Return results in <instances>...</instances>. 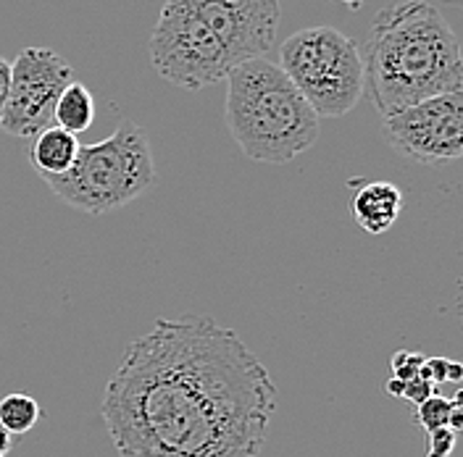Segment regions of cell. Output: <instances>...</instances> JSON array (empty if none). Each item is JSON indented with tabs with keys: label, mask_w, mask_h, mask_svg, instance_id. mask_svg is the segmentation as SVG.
I'll use <instances>...</instances> for the list:
<instances>
[{
	"label": "cell",
	"mask_w": 463,
	"mask_h": 457,
	"mask_svg": "<svg viewBox=\"0 0 463 457\" xmlns=\"http://www.w3.org/2000/svg\"><path fill=\"white\" fill-rule=\"evenodd\" d=\"M364 56V82L382 118L463 92L461 42L427 0H403L376 14Z\"/></svg>",
	"instance_id": "cell-2"
},
{
	"label": "cell",
	"mask_w": 463,
	"mask_h": 457,
	"mask_svg": "<svg viewBox=\"0 0 463 457\" xmlns=\"http://www.w3.org/2000/svg\"><path fill=\"white\" fill-rule=\"evenodd\" d=\"M274 410L271 373L208 315L158 318L103 392L118 457H259Z\"/></svg>",
	"instance_id": "cell-1"
},
{
	"label": "cell",
	"mask_w": 463,
	"mask_h": 457,
	"mask_svg": "<svg viewBox=\"0 0 463 457\" xmlns=\"http://www.w3.org/2000/svg\"><path fill=\"white\" fill-rule=\"evenodd\" d=\"M74 82V69L51 48H24L11 63V89L0 129L11 137H34L53 126L58 95Z\"/></svg>",
	"instance_id": "cell-7"
},
{
	"label": "cell",
	"mask_w": 463,
	"mask_h": 457,
	"mask_svg": "<svg viewBox=\"0 0 463 457\" xmlns=\"http://www.w3.org/2000/svg\"><path fill=\"white\" fill-rule=\"evenodd\" d=\"M227 126L240 150L259 163H289L318 137V116L279 63L242 61L227 74Z\"/></svg>",
	"instance_id": "cell-3"
},
{
	"label": "cell",
	"mask_w": 463,
	"mask_h": 457,
	"mask_svg": "<svg viewBox=\"0 0 463 457\" xmlns=\"http://www.w3.org/2000/svg\"><path fill=\"white\" fill-rule=\"evenodd\" d=\"M421 378H427L432 387L439 384H461L463 366L456 360H448V358H424V366H421Z\"/></svg>",
	"instance_id": "cell-15"
},
{
	"label": "cell",
	"mask_w": 463,
	"mask_h": 457,
	"mask_svg": "<svg viewBox=\"0 0 463 457\" xmlns=\"http://www.w3.org/2000/svg\"><path fill=\"white\" fill-rule=\"evenodd\" d=\"M421 366H424V355L411 352V350H401V352L392 355V378H401V381L416 378L421 373Z\"/></svg>",
	"instance_id": "cell-17"
},
{
	"label": "cell",
	"mask_w": 463,
	"mask_h": 457,
	"mask_svg": "<svg viewBox=\"0 0 463 457\" xmlns=\"http://www.w3.org/2000/svg\"><path fill=\"white\" fill-rule=\"evenodd\" d=\"M403 205V192L392 182H364L350 198L355 224L369 234H384L395 227Z\"/></svg>",
	"instance_id": "cell-10"
},
{
	"label": "cell",
	"mask_w": 463,
	"mask_h": 457,
	"mask_svg": "<svg viewBox=\"0 0 463 457\" xmlns=\"http://www.w3.org/2000/svg\"><path fill=\"white\" fill-rule=\"evenodd\" d=\"M80 140L69 132H63L61 126H48L40 135H34V143L29 150V161L34 166V172L43 179H56L63 173L71 172L77 155H80Z\"/></svg>",
	"instance_id": "cell-11"
},
{
	"label": "cell",
	"mask_w": 463,
	"mask_h": 457,
	"mask_svg": "<svg viewBox=\"0 0 463 457\" xmlns=\"http://www.w3.org/2000/svg\"><path fill=\"white\" fill-rule=\"evenodd\" d=\"M337 3H343V5H347V8H353V11H355V8H361L366 0H337Z\"/></svg>",
	"instance_id": "cell-22"
},
{
	"label": "cell",
	"mask_w": 463,
	"mask_h": 457,
	"mask_svg": "<svg viewBox=\"0 0 463 457\" xmlns=\"http://www.w3.org/2000/svg\"><path fill=\"white\" fill-rule=\"evenodd\" d=\"M456 436L450 429H437L427 434V457H450L456 450Z\"/></svg>",
	"instance_id": "cell-18"
},
{
	"label": "cell",
	"mask_w": 463,
	"mask_h": 457,
	"mask_svg": "<svg viewBox=\"0 0 463 457\" xmlns=\"http://www.w3.org/2000/svg\"><path fill=\"white\" fill-rule=\"evenodd\" d=\"M453 405H450V418H448V429L453 431V434H458L463 429V397L461 395H456L453 397Z\"/></svg>",
	"instance_id": "cell-20"
},
{
	"label": "cell",
	"mask_w": 463,
	"mask_h": 457,
	"mask_svg": "<svg viewBox=\"0 0 463 457\" xmlns=\"http://www.w3.org/2000/svg\"><path fill=\"white\" fill-rule=\"evenodd\" d=\"M156 163L147 135L137 124L121 121L103 143L82 145L71 172L45 179L58 201L87 216H106L137 201L153 187Z\"/></svg>",
	"instance_id": "cell-4"
},
{
	"label": "cell",
	"mask_w": 463,
	"mask_h": 457,
	"mask_svg": "<svg viewBox=\"0 0 463 457\" xmlns=\"http://www.w3.org/2000/svg\"><path fill=\"white\" fill-rule=\"evenodd\" d=\"M190 5L208 29L222 40L237 63L263 58L277 40L282 19L279 0H179Z\"/></svg>",
	"instance_id": "cell-9"
},
{
	"label": "cell",
	"mask_w": 463,
	"mask_h": 457,
	"mask_svg": "<svg viewBox=\"0 0 463 457\" xmlns=\"http://www.w3.org/2000/svg\"><path fill=\"white\" fill-rule=\"evenodd\" d=\"M40 418H43V407L29 395L14 392V395H5L0 400V426L8 431L11 436L32 431Z\"/></svg>",
	"instance_id": "cell-13"
},
{
	"label": "cell",
	"mask_w": 463,
	"mask_h": 457,
	"mask_svg": "<svg viewBox=\"0 0 463 457\" xmlns=\"http://www.w3.org/2000/svg\"><path fill=\"white\" fill-rule=\"evenodd\" d=\"M150 61L166 82L184 89L216 85L234 69L222 40L179 0H166L161 8L150 34Z\"/></svg>",
	"instance_id": "cell-6"
},
{
	"label": "cell",
	"mask_w": 463,
	"mask_h": 457,
	"mask_svg": "<svg viewBox=\"0 0 463 457\" xmlns=\"http://www.w3.org/2000/svg\"><path fill=\"white\" fill-rule=\"evenodd\" d=\"M450 405H453V402L448 400V397L432 395L430 400H424L421 405H416V424L427 431V434L437 429H448Z\"/></svg>",
	"instance_id": "cell-14"
},
{
	"label": "cell",
	"mask_w": 463,
	"mask_h": 457,
	"mask_svg": "<svg viewBox=\"0 0 463 457\" xmlns=\"http://www.w3.org/2000/svg\"><path fill=\"white\" fill-rule=\"evenodd\" d=\"M390 145L416 163L458 161L463 153V92L437 95L384 118Z\"/></svg>",
	"instance_id": "cell-8"
},
{
	"label": "cell",
	"mask_w": 463,
	"mask_h": 457,
	"mask_svg": "<svg viewBox=\"0 0 463 457\" xmlns=\"http://www.w3.org/2000/svg\"><path fill=\"white\" fill-rule=\"evenodd\" d=\"M8 89H11V63L0 56V116L5 108V100H8Z\"/></svg>",
	"instance_id": "cell-19"
},
{
	"label": "cell",
	"mask_w": 463,
	"mask_h": 457,
	"mask_svg": "<svg viewBox=\"0 0 463 457\" xmlns=\"http://www.w3.org/2000/svg\"><path fill=\"white\" fill-rule=\"evenodd\" d=\"M387 392H390L392 397H403V400L413 402V405H421V402L432 397L434 387L427 381V378H421V376L408 378V381L390 378V381H387Z\"/></svg>",
	"instance_id": "cell-16"
},
{
	"label": "cell",
	"mask_w": 463,
	"mask_h": 457,
	"mask_svg": "<svg viewBox=\"0 0 463 457\" xmlns=\"http://www.w3.org/2000/svg\"><path fill=\"white\" fill-rule=\"evenodd\" d=\"M95 121V98L82 82H71L63 87V92L58 95L56 111H53V124L61 126L69 135H82L92 126Z\"/></svg>",
	"instance_id": "cell-12"
},
{
	"label": "cell",
	"mask_w": 463,
	"mask_h": 457,
	"mask_svg": "<svg viewBox=\"0 0 463 457\" xmlns=\"http://www.w3.org/2000/svg\"><path fill=\"white\" fill-rule=\"evenodd\" d=\"M279 69L321 118L350 114L364 98V56L358 42L335 27H308L279 48Z\"/></svg>",
	"instance_id": "cell-5"
},
{
	"label": "cell",
	"mask_w": 463,
	"mask_h": 457,
	"mask_svg": "<svg viewBox=\"0 0 463 457\" xmlns=\"http://www.w3.org/2000/svg\"><path fill=\"white\" fill-rule=\"evenodd\" d=\"M8 450H11V434L0 426V457L8 455Z\"/></svg>",
	"instance_id": "cell-21"
}]
</instances>
